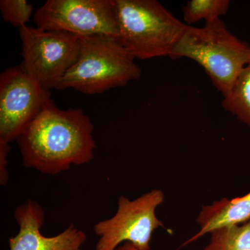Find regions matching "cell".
<instances>
[{
    "label": "cell",
    "mask_w": 250,
    "mask_h": 250,
    "mask_svg": "<svg viewBox=\"0 0 250 250\" xmlns=\"http://www.w3.org/2000/svg\"><path fill=\"white\" fill-rule=\"evenodd\" d=\"M94 126L82 108L62 110L55 104L34 120L17 141L23 165L57 174L88 164L96 147Z\"/></svg>",
    "instance_id": "6da1fadb"
},
{
    "label": "cell",
    "mask_w": 250,
    "mask_h": 250,
    "mask_svg": "<svg viewBox=\"0 0 250 250\" xmlns=\"http://www.w3.org/2000/svg\"><path fill=\"white\" fill-rule=\"evenodd\" d=\"M170 57L195 61L225 98L250 63V45L231 34L218 19L202 28L188 25Z\"/></svg>",
    "instance_id": "7a4b0ae2"
},
{
    "label": "cell",
    "mask_w": 250,
    "mask_h": 250,
    "mask_svg": "<svg viewBox=\"0 0 250 250\" xmlns=\"http://www.w3.org/2000/svg\"><path fill=\"white\" fill-rule=\"evenodd\" d=\"M142 70L118 38L106 35L80 37L76 62L61 80L57 90L72 88L96 95L139 80Z\"/></svg>",
    "instance_id": "3957f363"
},
{
    "label": "cell",
    "mask_w": 250,
    "mask_h": 250,
    "mask_svg": "<svg viewBox=\"0 0 250 250\" xmlns=\"http://www.w3.org/2000/svg\"><path fill=\"white\" fill-rule=\"evenodd\" d=\"M118 39L135 59L170 57L187 24L156 0H115Z\"/></svg>",
    "instance_id": "277c9868"
},
{
    "label": "cell",
    "mask_w": 250,
    "mask_h": 250,
    "mask_svg": "<svg viewBox=\"0 0 250 250\" xmlns=\"http://www.w3.org/2000/svg\"><path fill=\"white\" fill-rule=\"evenodd\" d=\"M19 29L22 45V62L20 65L43 89H56L77 61L80 37L27 25Z\"/></svg>",
    "instance_id": "5b68a950"
},
{
    "label": "cell",
    "mask_w": 250,
    "mask_h": 250,
    "mask_svg": "<svg viewBox=\"0 0 250 250\" xmlns=\"http://www.w3.org/2000/svg\"><path fill=\"white\" fill-rule=\"evenodd\" d=\"M164 200L165 195L159 189L134 200L122 195L116 215L94 226V231L100 237L96 250H116L123 242L131 243L138 250H150L153 233L164 227L156 215V208Z\"/></svg>",
    "instance_id": "8992f818"
},
{
    "label": "cell",
    "mask_w": 250,
    "mask_h": 250,
    "mask_svg": "<svg viewBox=\"0 0 250 250\" xmlns=\"http://www.w3.org/2000/svg\"><path fill=\"white\" fill-rule=\"evenodd\" d=\"M34 21L42 30L78 37L119 34L115 0H47L34 13Z\"/></svg>",
    "instance_id": "52a82bcc"
},
{
    "label": "cell",
    "mask_w": 250,
    "mask_h": 250,
    "mask_svg": "<svg viewBox=\"0 0 250 250\" xmlns=\"http://www.w3.org/2000/svg\"><path fill=\"white\" fill-rule=\"evenodd\" d=\"M54 104L50 91L21 65L6 69L0 75V142L17 141L31 122Z\"/></svg>",
    "instance_id": "ba28073f"
},
{
    "label": "cell",
    "mask_w": 250,
    "mask_h": 250,
    "mask_svg": "<svg viewBox=\"0 0 250 250\" xmlns=\"http://www.w3.org/2000/svg\"><path fill=\"white\" fill-rule=\"evenodd\" d=\"M14 216L19 231L9 238L10 250H80L86 235L73 225L60 234L45 237L41 233L45 220L41 206L34 200L17 207Z\"/></svg>",
    "instance_id": "9c48e42d"
},
{
    "label": "cell",
    "mask_w": 250,
    "mask_h": 250,
    "mask_svg": "<svg viewBox=\"0 0 250 250\" xmlns=\"http://www.w3.org/2000/svg\"><path fill=\"white\" fill-rule=\"evenodd\" d=\"M200 230L184 243L190 244L219 229L250 221V192L242 197H224L211 205L204 206L197 218Z\"/></svg>",
    "instance_id": "30bf717a"
},
{
    "label": "cell",
    "mask_w": 250,
    "mask_h": 250,
    "mask_svg": "<svg viewBox=\"0 0 250 250\" xmlns=\"http://www.w3.org/2000/svg\"><path fill=\"white\" fill-rule=\"evenodd\" d=\"M221 104L225 111L250 126V63L241 72Z\"/></svg>",
    "instance_id": "8fae6325"
},
{
    "label": "cell",
    "mask_w": 250,
    "mask_h": 250,
    "mask_svg": "<svg viewBox=\"0 0 250 250\" xmlns=\"http://www.w3.org/2000/svg\"><path fill=\"white\" fill-rule=\"evenodd\" d=\"M204 250H250V221L215 230Z\"/></svg>",
    "instance_id": "7c38bea8"
},
{
    "label": "cell",
    "mask_w": 250,
    "mask_h": 250,
    "mask_svg": "<svg viewBox=\"0 0 250 250\" xmlns=\"http://www.w3.org/2000/svg\"><path fill=\"white\" fill-rule=\"evenodd\" d=\"M229 0H190L183 8L184 21L187 25L201 21L209 23L228 14Z\"/></svg>",
    "instance_id": "4fadbf2b"
},
{
    "label": "cell",
    "mask_w": 250,
    "mask_h": 250,
    "mask_svg": "<svg viewBox=\"0 0 250 250\" xmlns=\"http://www.w3.org/2000/svg\"><path fill=\"white\" fill-rule=\"evenodd\" d=\"M0 11L5 22L20 29L30 21L34 7L26 0H1Z\"/></svg>",
    "instance_id": "5bb4252c"
},
{
    "label": "cell",
    "mask_w": 250,
    "mask_h": 250,
    "mask_svg": "<svg viewBox=\"0 0 250 250\" xmlns=\"http://www.w3.org/2000/svg\"><path fill=\"white\" fill-rule=\"evenodd\" d=\"M9 144L4 142H0V183L1 185H5L9 180V173L6 170L8 161L7 156L9 153Z\"/></svg>",
    "instance_id": "9a60e30c"
},
{
    "label": "cell",
    "mask_w": 250,
    "mask_h": 250,
    "mask_svg": "<svg viewBox=\"0 0 250 250\" xmlns=\"http://www.w3.org/2000/svg\"><path fill=\"white\" fill-rule=\"evenodd\" d=\"M116 250H130L129 248H128V247L126 246V245L124 244V246H119Z\"/></svg>",
    "instance_id": "2e32d148"
},
{
    "label": "cell",
    "mask_w": 250,
    "mask_h": 250,
    "mask_svg": "<svg viewBox=\"0 0 250 250\" xmlns=\"http://www.w3.org/2000/svg\"><path fill=\"white\" fill-rule=\"evenodd\" d=\"M125 244L126 245V246L128 247V248H129L130 250H138L137 249H136V248H135L131 244V243H125Z\"/></svg>",
    "instance_id": "e0dca14e"
}]
</instances>
